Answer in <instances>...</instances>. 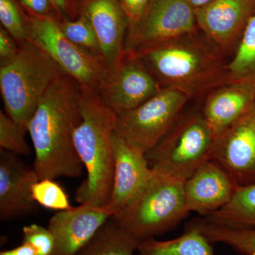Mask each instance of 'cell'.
<instances>
[{
	"label": "cell",
	"instance_id": "6da1fadb",
	"mask_svg": "<svg viewBox=\"0 0 255 255\" xmlns=\"http://www.w3.org/2000/svg\"><path fill=\"white\" fill-rule=\"evenodd\" d=\"M82 87L63 74L49 87L28 122L35 152L33 169L40 180L78 178L85 169L73 135L81 122Z\"/></svg>",
	"mask_w": 255,
	"mask_h": 255
},
{
	"label": "cell",
	"instance_id": "7a4b0ae2",
	"mask_svg": "<svg viewBox=\"0 0 255 255\" xmlns=\"http://www.w3.org/2000/svg\"><path fill=\"white\" fill-rule=\"evenodd\" d=\"M225 54L204 33L195 31L131 56L143 61L161 86L177 90L190 100L227 83Z\"/></svg>",
	"mask_w": 255,
	"mask_h": 255
},
{
	"label": "cell",
	"instance_id": "3957f363",
	"mask_svg": "<svg viewBox=\"0 0 255 255\" xmlns=\"http://www.w3.org/2000/svg\"><path fill=\"white\" fill-rule=\"evenodd\" d=\"M82 120L74 132L75 150L87 177L75 192L79 204L104 207L108 204L114 181L112 137L117 114L106 105L100 94L82 88Z\"/></svg>",
	"mask_w": 255,
	"mask_h": 255
},
{
	"label": "cell",
	"instance_id": "277c9868",
	"mask_svg": "<svg viewBox=\"0 0 255 255\" xmlns=\"http://www.w3.org/2000/svg\"><path fill=\"white\" fill-rule=\"evenodd\" d=\"M19 46L16 58L0 67V92L6 114L26 128L49 87L65 73L33 42Z\"/></svg>",
	"mask_w": 255,
	"mask_h": 255
},
{
	"label": "cell",
	"instance_id": "5b68a950",
	"mask_svg": "<svg viewBox=\"0 0 255 255\" xmlns=\"http://www.w3.org/2000/svg\"><path fill=\"white\" fill-rule=\"evenodd\" d=\"M184 182L152 169L138 195L112 219L140 242L174 229L189 214Z\"/></svg>",
	"mask_w": 255,
	"mask_h": 255
},
{
	"label": "cell",
	"instance_id": "8992f818",
	"mask_svg": "<svg viewBox=\"0 0 255 255\" xmlns=\"http://www.w3.org/2000/svg\"><path fill=\"white\" fill-rule=\"evenodd\" d=\"M216 137L202 114H182L146 159L152 170L185 182L211 159Z\"/></svg>",
	"mask_w": 255,
	"mask_h": 255
},
{
	"label": "cell",
	"instance_id": "52a82bcc",
	"mask_svg": "<svg viewBox=\"0 0 255 255\" xmlns=\"http://www.w3.org/2000/svg\"><path fill=\"white\" fill-rule=\"evenodd\" d=\"M26 12L23 13L28 41L44 50L62 71L82 88L98 92L109 75L104 63L67 38L56 18Z\"/></svg>",
	"mask_w": 255,
	"mask_h": 255
},
{
	"label": "cell",
	"instance_id": "ba28073f",
	"mask_svg": "<svg viewBox=\"0 0 255 255\" xmlns=\"http://www.w3.org/2000/svg\"><path fill=\"white\" fill-rule=\"evenodd\" d=\"M189 97L169 87L136 108L117 114L115 132L129 145L147 153L182 115Z\"/></svg>",
	"mask_w": 255,
	"mask_h": 255
},
{
	"label": "cell",
	"instance_id": "9c48e42d",
	"mask_svg": "<svg viewBox=\"0 0 255 255\" xmlns=\"http://www.w3.org/2000/svg\"><path fill=\"white\" fill-rule=\"evenodd\" d=\"M195 9L188 0H150L140 21L128 28L125 56L196 31Z\"/></svg>",
	"mask_w": 255,
	"mask_h": 255
},
{
	"label": "cell",
	"instance_id": "30bf717a",
	"mask_svg": "<svg viewBox=\"0 0 255 255\" xmlns=\"http://www.w3.org/2000/svg\"><path fill=\"white\" fill-rule=\"evenodd\" d=\"M211 159L238 186L255 182V105L216 137Z\"/></svg>",
	"mask_w": 255,
	"mask_h": 255
},
{
	"label": "cell",
	"instance_id": "8fae6325",
	"mask_svg": "<svg viewBox=\"0 0 255 255\" xmlns=\"http://www.w3.org/2000/svg\"><path fill=\"white\" fill-rule=\"evenodd\" d=\"M162 87L138 57L125 56L99 90L106 105L117 114L136 108Z\"/></svg>",
	"mask_w": 255,
	"mask_h": 255
},
{
	"label": "cell",
	"instance_id": "7c38bea8",
	"mask_svg": "<svg viewBox=\"0 0 255 255\" xmlns=\"http://www.w3.org/2000/svg\"><path fill=\"white\" fill-rule=\"evenodd\" d=\"M255 14V0H212L195 9L196 25L225 53L237 46Z\"/></svg>",
	"mask_w": 255,
	"mask_h": 255
},
{
	"label": "cell",
	"instance_id": "4fadbf2b",
	"mask_svg": "<svg viewBox=\"0 0 255 255\" xmlns=\"http://www.w3.org/2000/svg\"><path fill=\"white\" fill-rule=\"evenodd\" d=\"M80 13L86 16L100 43L103 63L114 72L125 57L128 21L118 0H80Z\"/></svg>",
	"mask_w": 255,
	"mask_h": 255
},
{
	"label": "cell",
	"instance_id": "5bb4252c",
	"mask_svg": "<svg viewBox=\"0 0 255 255\" xmlns=\"http://www.w3.org/2000/svg\"><path fill=\"white\" fill-rule=\"evenodd\" d=\"M113 185L107 206L117 217L138 195L152 174L145 154L127 143L114 132Z\"/></svg>",
	"mask_w": 255,
	"mask_h": 255
},
{
	"label": "cell",
	"instance_id": "9a60e30c",
	"mask_svg": "<svg viewBox=\"0 0 255 255\" xmlns=\"http://www.w3.org/2000/svg\"><path fill=\"white\" fill-rule=\"evenodd\" d=\"M112 218L107 206L89 204L58 211L47 227L55 238L53 255H76Z\"/></svg>",
	"mask_w": 255,
	"mask_h": 255
},
{
	"label": "cell",
	"instance_id": "2e32d148",
	"mask_svg": "<svg viewBox=\"0 0 255 255\" xmlns=\"http://www.w3.org/2000/svg\"><path fill=\"white\" fill-rule=\"evenodd\" d=\"M238 185L230 174L212 159L201 164L184 182L188 212L206 217L231 201Z\"/></svg>",
	"mask_w": 255,
	"mask_h": 255
},
{
	"label": "cell",
	"instance_id": "e0dca14e",
	"mask_svg": "<svg viewBox=\"0 0 255 255\" xmlns=\"http://www.w3.org/2000/svg\"><path fill=\"white\" fill-rule=\"evenodd\" d=\"M34 169L25 165L17 155L0 150V219L7 221L32 214L37 203L32 187L39 181Z\"/></svg>",
	"mask_w": 255,
	"mask_h": 255
},
{
	"label": "cell",
	"instance_id": "ac0fdd59",
	"mask_svg": "<svg viewBox=\"0 0 255 255\" xmlns=\"http://www.w3.org/2000/svg\"><path fill=\"white\" fill-rule=\"evenodd\" d=\"M255 105V86L227 83L208 94L201 114L217 137Z\"/></svg>",
	"mask_w": 255,
	"mask_h": 255
},
{
	"label": "cell",
	"instance_id": "d6986e66",
	"mask_svg": "<svg viewBox=\"0 0 255 255\" xmlns=\"http://www.w3.org/2000/svg\"><path fill=\"white\" fill-rule=\"evenodd\" d=\"M212 245L199 231L187 226L182 236L174 239L140 242L137 255H214Z\"/></svg>",
	"mask_w": 255,
	"mask_h": 255
},
{
	"label": "cell",
	"instance_id": "ffe728a7",
	"mask_svg": "<svg viewBox=\"0 0 255 255\" xmlns=\"http://www.w3.org/2000/svg\"><path fill=\"white\" fill-rule=\"evenodd\" d=\"M140 243L111 219L76 255H134Z\"/></svg>",
	"mask_w": 255,
	"mask_h": 255
},
{
	"label": "cell",
	"instance_id": "44dd1931",
	"mask_svg": "<svg viewBox=\"0 0 255 255\" xmlns=\"http://www.w3.org/2000/svg\"><path fill=\"white\" fill-rule=\"evenodd\" d=\"M187 226L199 231L212 244L222 243L242 255H255V228L226 226L204 217Z\"/></svg>",
	"mask_w": 255,
	"mask_h": 255
},
{
	"label": "cell",
	"instance_id": "7402d4cb",
	"mask_svg": "<svg viewBox=\"0 0 255 255\" xmlns=\"http://www.w3.org/2000/svg\"><path fill=\"white\" fill-rule=\"evenodd\" d=\"M204 218L226 226L255 228V182L238 186L226 206Z\"/></svg>",
	"mask_w": 255,
	"mask_h": 255
},
{
	"label": "cell",
	"instance_id": "603a6c76",
	"mask_svg": "<svg viewBox=\"0 0 255 255\" xmlns=\"http://www.w3.org/2000/svg\"><path fill=\"white\" fill-rule=\"evenodd\" d=\"M236 82L255 86V14L248 21L236 53L227 65V83Z\"/></svg>",
	"mask_w": 255,
	"mask_h": 255
},
{
	"label": "cell",
	"instance_id": "cb8c5ba5",
	"mask_svg": "<svg viewBox=\"0 0 255 255\" xmlns=\"http://www.w3.org/2000/svg\"><path fill=\"white\" fill-rule=\"evenodd\" d=\"M58 23L67 38L103 63L98 38L91 23L85 15L80 13L78 18L73 20L63 18L58 20Z\"/></svg>",
	"mask_w": 255,
	"mask_h": 255
},
{
	"label": "cell",
	"instance_id": "d4e9b609",
	"mask_svg": "<svg viewBox=\"0 0 255 255\" xmlns=\"http://www.w3.org/2000/svg\"><path fill=\"white\" fill-rule=\"evenodd\" d=\"M26 128L0 112V149L16 155H28L31 152L26 140Z\"/></svg>",
	"mask_w": 255,
	"mask_h": 255
},
{
	"label": "cell",
	"instance_id": "484cf974",
	"mask_svg": "<svg viewBox=\"0 0 255 255\" xmlns=\"http://www.w3.org/2000/svg\"><path fill=\"white\" fill-rule=\"evenodd\" d=\"M31 191L33 200L46 209L62 211L73 207L66 191L55 179L46 178L38 181Z\"/></svg>",
	"mask_w": 255,
	"mask_h": 255
},
{
	"label": "cell",
	"instance_id": "4316f807",
	"mask_svg": "<svg viewBox=\"0 0 255 255\" xmlns=\"http://www.w3.org/2000/svg\"><path fill=\"white\" fill-rule=\"evenodd\" d=\"M0 21L18 45L28 41L24 13L15 0H0Z\"/></svg>",
	"mask_w": 255,
	"mask_h": 255
},
{
	"label": "cell",
	"instance_id": "83f0119b",
	"mask_svg": "<svg viewBox=\"0 0 255 255\" xmlns=\"http://www.w3.org/2000/svg\"><path fill=\"white\" fill-rule=\"evenodd\" d=\"M23 242L31 245L38 255H53L55 238L48 228L31 224L23 228Z\"/></svg>",
	"mask_w": 255,
	"mask_h": 255
},
{
	"label": "cell",
	"instance_id": "f1b7e54d",
	"mask_svg": "<svg viewBox=\"0 0 255 255\" xmlns=\"http://www.w3.org/2000/svg\"><path fill=\"white\" fill-rule=\"evenodd\" d=\"M20 46L16 40L2 27L0 28V67L7 65L16 58Z\"/></svg>",
	"mask_w": 255,
	"mask_h": 255
},
{
	"label": "cell",
	"instance_id": "f546056e",
	"mask_svg": "<svg viewBox=\"0 0 255 255\" xmlns=\"http://www.w3.org/2000/svg\"><path fill=\"white\" fill-rule=\"evenodd\" d=\"M128 21V26L140 21L150 0H118Z\"/></svg>",
	"mask_w": 255,
	"mask_h": 255
},
{
	"label": "cell",
	"instance_id": "4dcf8cb0",
	"mask_svg": "<svg viewBox=\"0 0 255 255\" xmlns=\"http://www.w3.org/2000/svg\"><path fill=\"white\" fill-rule=\"evenodd\" d=\"M28 12L42 16H52L60 20V16L50 0H19Z\"/></svg>",
	"mask_w": 255,
	"mask_h": 255
},
{
	"label": "cell",
	"instance_id": "1f68e13d",
	"mask_svg": "<svg viewBox=\"0 0 255 255\" xmlns=\"http://www.w3.org/2000/svg\"><path fill=\"white\" fill-rule=\"evenodd\" d=\"M59 14L60 19H75L80 14V0H50Z\"/></svg>",
	"mask_w": 255,
	"mask_h": 255
},
{
	"label": "cell",
	"instance_id": "d6a6232c",
	"mask_svg": "<svg viewBox=\"0 0 255 255\" xmlns=\"http://www.w3.org/2000/svg\"><path fill=\"white\" fill-rule=\"evenodd\" d=\"M0 255H38L34 248L26 243L23 242L20 246L13 249L6 250V251H1Z\"/></svg>",
	"mask_w": 255,
	"mask_h": 255
},
{
	"label": "cell",
	"instance_id": "836d02e7",
	"mask_svg": "<svg viewBox=\"0 0 255 255\" xmlns=\"http://www.w3.org/2000/svg\"><path fill=\"white\" fill-rule=\"evenodd\" d=\"M190 3L191 6L194 8V9L200 8L208 3L211 2L212 0H188Z\"/></svg>",
	"mask_w": 255,
	"mask_h": 255
}]
</instances>
